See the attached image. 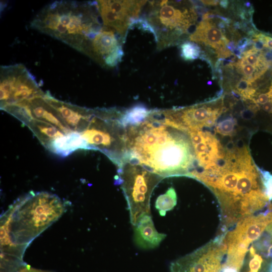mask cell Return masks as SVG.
I'll use <instances>...</instances> for the list:
<instances>
[{
  "label": "cell",
  "mask_w": 272,
  "mask_h": 272,
  "mask_svg": "<svg viewBox=\"0 0 272 272\" xmlns=\"http://www.w3.org/2000/svg\"><path fill=\"white\" fill-rule=\"evenodd\" d=\"M127 160L134 161L163 178L187 176L195 162L188 133L166 110L149 111L140 123L125 127Z\"/></svg>",
  "instance_id": "6da1fadb"
},
{
  "label": "cell",
  "mask_w": 272,
  "mask_h": 272,
  "mask_svg": "<svg viewBox=\"0 0 272 272\" xmlns=\"http://www.w3.org/2000/svg\"><path fill=\"white\" fill-rule=\"evenodd\" d=\"M196 180L208 187L218 199L222 232L263 211L270 203L257 166L244 145L228 150L222 164L202 172Z\"/></svg>",
  "instance_id": "7a4b0ae2"
},
{
  "label": "cell",
  "mask_w": 272,
  "mask_h": 272,
  "mask_svg": "<svg viewBox=\"0 0 272 272\" xmlns=\"http://www.w3.org/2000/svg\"><path fill=\"white\" fill-rule=\"evenodd\" d=\"M64 203L55 194L31 191L1 217V257L22 260L30 242L63 214Z\"/></svg>",
  "instance_id": "3957f363"
},
{
  "label": "cell",
  "mask_w": 272,
  "mask_h": 272,
  "mask_svg": "<svg viewBox=\"0 0 272 272\" xmlns=\"http://www.w3.org/2000/svg\"><path fill=\"white\" fill-rule=\"evenodd\" d=\"M103 24L97 1H56L40 10L30 27L88 54Z\"/></svg>",
  "instance_id": "277c9868"
},
{
  "label": "cell",
  "mask_w": 272,
  "mask_h": 272,
  "mask_svg": "<svg viewBox=\"0 0 272 272\" xmlns=\"http://www.w3.org/2000/svg\"><path fill=\"white\" fill-rule=\"evenodd\" d=\"M144 19H139L155 35L157 48L161 50L177 44L190 33L197 16L195 7L182 1H148Z\"/></svg>",
  "instance_id": "5b68a950"
},
{
  "label": "cell",
  "mask_w": 272,
  "mask_h": 272,
  "mask_svg": "<svg viewBox=\"0 0 272 272\" xmlns=\"http://www.w3.org/2000/svg\"><path fill=\"white\" fill-rule=\"evenodd\" d=\"M123 112L115 108L94 109L88 126L80 132L91 150L102 152L118 168L127 155L126 129L120 120Z\"/></svg>",
  "instance_id": "8992f818"
},
{
  "label": "cell",
  "mask_w": 272,
  "mask_h": 272,
  "mask_svg": "<svg viewBox=\"0 0 272 272\" xmlns=\"http://www.w3.org/2000/svg\"><path fill=\"white\" fill-rule=\"evenodd\" d=\"M163 178L131 160L118 168L115 181H118L123 190L132 226L142 216L151 215V196L154 188Z\"/></svg>",
  "instance_id": "52a82bcc"
},
{
  "label": "cell",
  "mask_w": 272,
  "mask_h": 272,
  "mask_svg": "<svg viewBox=\"0 0 272 272\" xmlns=\"http://www.w3.org/2000/svg\"><path fill=\"white\" fill-rule=\"evenodd\" d=\"M0 75L1 109L45 93L34 77L22 64L1 66Z\"/></svg>",
  "instance_id": "ba28073f"
},
{
  "label": "cell",
  "mask_w": 272,
  "mask_h": 272,
  "mask_svg": "<svg viewBox=\"0 0 272 272\" xmlns=\"http://www.w3.org/2000/svg\"><path fill=\"white\" fill-rule=\"evenodd\" d=\"M226 252L224 234L219 233L206 245L172 262L170 271L222 272Z\"/></svg>",
  "instance_id": "9c48e42d"
},
{
  "label": "cell",
  "mask_w": 272,
  "mask_h": 272,
  "mask_svg": "<svg viewBox=\"0 0 272 272\" xmlns=\"http://www.w3.org/2000/svg\"><path fill=\"white\" fill-rule=\"evenodd\" d=\"M103 24L109 27L125 41L128 30L139 19L147 1H97Z\"/></svg>",
  "instance_id": "30bf717a"
},
{
  "label": "cell",
  "mask_w": 272,
  "mask_h": 272,
  "mask_svg": "<svg viewBox=\"0 0 272 272\" xmlns=\"http://www.w3.org/2000/svg\"><path fill=\"white\" fill-rule=\"evenodd\" d=\"M168 116L182 128H210L226 110L223 97L188 107L166 109Z\"/></svg>",
  "instance_id": "8fae6325"
},
{
  "label": "cell",
  "mask_w": 272,
  "mask_h": 272,
  "mask_svg": "<svg viewBox=\"0 0 272 272\" xmlns=\"http://www.w3.org/2000/svg\"><path fill=\"white\" fill-rule=\"evenodd\" d=\"M123 42L116 32L104 25L93 40L87 56L103 67H114L123 55Z\"/></svg>",
  "instance_id": "7c38bea8"
},
{
  "label": "cell",
  "mask_w": 272,
  "mask_h": 272,
  "mask_svg": "<svg viewBox=\"0 0 272 272\" xmlns=\"http://www.w3.org/2000/svg\"><path fill=\"white\" fill-rule=\"evenodd\" d=\"M44 96L70 130L81 132L88 126L94 109L61 101L54 98L49 92L45 93Z\"/></svg>",
  "instance_id": "4fadbf2b"
},
{
  "label": "cell",
  "mask_w": 272,
  "mask_h": 272,
  "mask_svg": "<svg viewBox=\"0 0 272 272\" xmlns=\"http://www.w3.org/2000/svg\"><path fill=\"white\" fill-rule=\"evenodd\" d=\"M189 40L212 47L219 57L227 58L233 54L227 47L229 40L210 19H202L189 35Z\"/></svg>",
  "instance_id": "5bb4252c"
},
{
  "label": "cell",
  "mask_w": 272,
  "mask_h": 272,
  "mask_svg": "<svg viewBox=\"0 0 272 272\" xmlns=\"http://www.w3.org/2000/svg\"><path fill=\"white\" fill-rule=\"evenodd\" d=\"M166 236V234L157 231L151 215L142 216L134 226V240L142 249H153L158 246Z\"/></svg>",
  "instance_id": "9a60e30c"
},
{
  "label": "cell",
  "mask_w": 272,
  "mask_h": 272,
  "mask_svg": "<svg viewBox=\"0 0 272 272\" xmlns=\"http://www.w3.org/2000/svg\"><path fill=\"white\" fill-rule=\"evenodd\" d=\"M46 148L61 157H66L80 149L91 150L81 133L72 131L51 141Z\"/></svg>",
  "instance_id": "2e32d148"
},
{
  "label": "cell",
  "mask_w": 272,
  "mask_h": 272,
  "mask_svg": "<svg viewBox=\"0 0 272 272\" xmlns=\"http://www.w3.org/2000/svg\"><path fill=\"white\" fill-rule=\"evenodd\" d=\"M26 125L45 148L56 138L65 134L54 125L44 121L32 119Z\"/></svg>",
  "instance_id": "e0dca14e"
},
{
  "label": "cell",
  "mask_w": 272,
  "mask_h": 272,
  "mask_svg": "<svg viewBox=\"0 0 272 272\" xmlns=\"http://www.w3.org/2000/svg\"><path fill=\"white\" fill-rule=\"evenodd\" d=\"M149 110L143 105H138L123 111L121 117V122L125 127L129 125H137L147 117Z\"/></svg>",
  "instance_id": "ac0fdd59"
},
{
  "label": "cell",
  "mask_w": 272,
  "mask_h": 272,
  "mask_svg": "<svg viewBox=\"0 0 272 272\" xmlns=\"http://www.w3.org/2000/svg\"><path fill=\"white\" fill-rule=\"evenodd\" d=\"M176 203V193L174 188L171 187L164 194L157 197L155 202V208L161 216H165L167 211L173 209Z\"/></svg>",
  "instance_id": "d6986e66"
},
{
  "label": "cell",
  "mask_w": 272,
  "mask_h": 272,
  "mask_svg": "<svg viewBox=\"0 0 272 272\" xmlns=\"http://www.w3.org/2000/svg\"><path fill=\"white\" fill-rule=\"evenodd\" d=\"M235 66L245 79L251 83H253L265 72L246 63L241 59H239L236 62L231 63L229 64V66Z\"/></svg>",
  "instance_id": "ffe728a7"
},
{
  "label": "cell",
  "mask_w": 272,
  "mask_h": 272,
  "mask_svg": "<svg viewBox=\"0 0 272 272\" xmlns=\"http://www.w3.org/2000/svg\"><path fill=\"white\" fill-rule=\"evenodd\" d=\"M237 125V120L230 116L217 123L214 130L222 137H232L236 132Z\"/></svg>",
  "instance_id": "44dd1931"
},
{
  "label": "cell",
  "mask_w": 272,
  "mask_h": 272,
  "mask_svg": "<svg viewBox=\"0 0 272 272\" xmlns=\"http://www.w3.org/2000/svg\"><path fill=\"white\" fill-rule=\"evenodd\" d=\"M181 57L185 60H193L199 57L201 54V48L197 44L186 41L180 46Z\"/></svg>",
  "instance_id": "7402d4cb"
},
{
  "label": "cell",
  "mask_w": 272,
  "mask_h": 272,
  "mask_svg": "<svg viewBox=\"0 0 272 272\" xmlns=\"http://www.w3.org/2000/svg\"><path fill=\"white\" fill-rule=\"evenodd\" d=\"M260 174L264 193L269 201L272 202V174L257 167Z\"/></svg>",
  "instance_id": "603a6c76"
},
{
  "label": "cell",
  "mask_w": 272,
  "mask_h": 272,
  "mask_svg": "<svg viewBox=\"0 0 272 272\" xmlns=\"http://www.w3.org/2000/svg\"><path fill=\"white\" fill-rule=\"evenodd\" d=\"M254 37L261 41L264 46L272 49V37L263 34H255Z\"/></svg>",
  "instance_id": "cb8c5ba5"
},
{
  "label": "cell",
  "mask_w": 272,
  "mask_h": 272,
  "mask_svg": "<svg viewBox=\"0 0 272 272\" xmlns=\"http://www.w3.org/2000/svg\"><path fill=\"white\" fill-rule=\"evenodd\" d=\"M17 272H52L51 271L38 269L31 267L30 265H26Z\"/></svg>",
  "instance_id": "d4e9b609"
},
{
  "label": "cell",
  "mask_w": 272,
  "mask_h": 272,
  "mask_svg": "<svg viewBox=\"0 0 272 272\" xmlns=\"http://www.w3.org/2000/svg\"><path fill=\"white\" fill-rule=\"evenodd\" d=\"M219 2V1H201L202 3L209 6H216Z\"/></svg>",
  "instance_id": "484cf974"
},
{
  "label": "cell",
  "mask_w": 272,
  "mask_h": 272,
  "mask_svg": "<svg viewBox=\"0 0 272 272\" xmlns=\"http://www.w3.org/2000/svg\"><path fill=\"white\" fill-rule=\"evenodd\" d=\"M220 5H221L222 7L226 8L227 7V6H228V2L227 1H222L220 2Z\"/></svg>",
  "instance_id": "4316f807"
}]
</instances>
